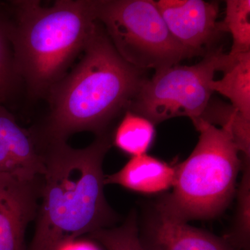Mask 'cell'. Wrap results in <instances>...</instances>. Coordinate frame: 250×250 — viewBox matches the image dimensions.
<instances>
[{
    "label": "cell",
    "instance_id": "1",
    "mask_svg": "<svg viewBox=\"0 0 250 250\" xmlns=\"http://www.w3.org/2000/svg\"><path fill=\"white\" fill-rule=\"evenodd\" d=\"M82 53L75 68L49 90L48 115L29 129L39 149L82 131L108 133L147 80L146 70L122 58L98 21Z\"/></svg>",
    "mask_w": 250,
    "mask_h": 250
},
{
    "label": "cell",
    "instance_id": "2",
    "mask_svg": "<svg viewBox=\"0 0 250 250\" xmlns=\"http://www.w3.org/2000/svg\"><path fill=\"white\" fill-rule=\"evenodd\" d=\"M111 135L96 136L86 147L67 142L39 149L45 166L35 229L27 250H62L78 237L113 228L119 215L104 195L103 161Z\"/></svg>",
    "mask_w": 250,
    "mask_h": 250
},
{
    "label": "cell",
    "instance_id": "3",
    "mask_svg": "<svg viewBox=\"0 0 250 250\" xmlns=\"http://www.w3.org/2000/svg\"><path fill=\"white\" fill-rule=\"evenodd\" d=\"M14 67L29 98L47 96L84 49L97 21L93 0L6 2Z\"/></svg>",
    "mask_w": 250,
    "mask_h": 250
},
{
    "label": "cell",
    "instance_id": "4",
    "mask_svg": "<svg viewBox=\"0 0 250 250\" xmlns=\"http://www.w3.org/2000/svg\"><path fill=\"white\" fill-rule=\"evenodd\" d=\"M200 132L190 155L175 166L172 192L155 202L181 221L207 220L223 214L236 195L242 156L227 126L203 120L194 124Z\"/></svg>",
    "mask_w": 250,
    "mask_h": 250
},
{
    "label": "cell",
    "instance_id": "5",
    "mask_svg": "<svg viewBox=\"0 0 250 250\" xmlns=\"http://www.w3.org/2000/svg\"><path fill=\"white\" fill-rule=\"evenodd\" d=\"M95 18L130 65L156 71L191 55L174 39L152 0H93Z\"/></svg>",
    "mask_w": 250,
    "mask_h": 250
},
{
    "label": "cell",
    "instance_id": "6",
    "mask_svg": "<svg viewBox=\"0 0 250 250\" xmlns=\"http://www.w3.org/2000/svg\"><path fill=\"white\" fill-rule=\"evenodd\" d=\"M230 61L229 54L215 48L195 65L177 64L156 71L143 82L126 111L154 125L180 116L188 117L194 125L210 103L215 72H223Z\"/></svg>",
    "mask_w": 250,
    "mask_h": 250
},
{
    "label": "cell",
    "instance_id": "7",
    "mask_svg": "<svg viewBox=\"0 0 250 250\" xmlns=\"http://www.w3.org/2000/svg\"><path fill=\"white\" fill-rule=\"evenodd\" d=\"M158 9L167 29L192 57L215 49L220 32L218 3L203 0H159Z\"/></svg>",
    "mask_w": 250,
    "mask_h": 250
},
{
    "label": "cell",
    "instance_id": "8",
    "mask_svg": "<svg viewBox=\"0 0 250 250\" xmlns=\"http://www.w3.org/2000/svg\"><path fill=\"white\" fill-rule=\"evenodd\" d=\"M42 175L0 174V250H27L26 230L40 203Z\"/></svg>",
    "mask_w": 250,
    "mask_h": 250
},
{
    "label": "cell",
    "instance_id": "9",
    "mask_svg": "<svg viewBox=\"0 0 250 250\" xmlns=\"http://www.w3.org/2000/svg\"><path fill=\"white\" fill-rule=\"evenodd\" d=\"M139 229L144 250H237L223 236L173 218L155 202L145 209Z\"/></svg>",
    "mask_w": 250,
    "mask_h": 250
},
{
    "label": "cell",
    "instance_id": "10",
    "mask_svg": "<svg viewBox=\"0 0 250 250\" xmlns=\"http://www.w3.org/2000/svg\"><path fill=\"white\" fill-rule=\"evenodd\" d=\"M175 174V166L146 154L132 156L121 170L105 175L104 184H116L140 193H160L172 188Z\"/></svg>",
    "mask_w": 250,
    "mask_h": 250
},
{
    "label": "cell",
    "instance_id": "11",
    "mask_svg": "<svg viewBox=\"0 0 250 250\" xmlns=\"http://www.w3.org/2000/svg\"><path fill=\"white\" fill-rule=\"evenodd\" d=\"M0 145L31 177L42 175L45 166L29 130L18 125L14 115L0 104Z\"/></svg>",
    "mask_w": 250,
    "mask_h": 250
},
{
    "label": "cell",
    "instance_id": "12",
    "mask_svg": "<svg viewBox=\"0 0 250 250\" xmlns=\"http://www.w3.org/2000/svg\"><path fill=\"white\" fill-rule=\"evenodd\" d=\"M230 56L223 78L212 81L210 88L228 98L236 113L250 122V52Z\"/></svg>",
    "mask_w": 250,
    "mask_h": 250
},
{
    "label": "cell",
    "instance_id": "13",
    "mask_svg": "<svg viewBox=\"0 0 250 250\" xmlns=\"http://www.w3.org/2000/svg\"><path fill=\"white\" fill-rule=\"evenodd\" d=\"M154 134V125L150 121L126 111L111 138L112 145L132 156L143 155L150 147Z\"/></svg>",
    "mask_w": 250,
    "mask_h": 250
},
{
    "label": "cell",
    "instance_id": "14",
    "mask_svg": "<svg viewBox=\"0 0 250 250\" xmlns=\"http://www.w3.org/2000/svg\"><path fill=\"white\" fill-rule=\"evenodd\" d=\"M241 172L232 226L223 237L237 250H250V159L242 157Z\"/></svg>",
    "mask_w": 250,
    "mask_h": 250
},
{
    "label": "cell",
    "instance_id": "15",
    "mask_svg": "<svg viewBox=\"0 0 250 250\" xmlns=\"http://www.w3.org/2000/svg\"><path fill=\"white\" fill-rule=\"evenodd\" d=\"M220 32H229L233 43L230 55L250 52V1L228 0L225 18L218 22Z\"/></svg>",
    "mask_w": 250,
    "mask_h": 250
},
{
    "label": "cell",
    "instance_id": "16",
    "mask_svg": "<svg viewBox=\"0 0 250 250\" xmlns=\"http://www.w3.org/2000/svg\"><path fill=\"white\" fill-rule=\"evenodd\" d=\"M20 82L9 39V14L6 3L0 2V104L4 105L12 99Z\"/></svg>",
    "mask_w": 250,
    "mask_h": 250
},
{
    "label": "cell",
    "instance_id": "17",
    "mask_svg": "<svg viewBox=\"0 0 250 250\" xmlns=\"http://www.w3.org/2000/svg\"><path fill=\"white\" fill-rule=\"evenodd\" d=\"M88 236L106 250H144L139 240V219L135 210L121 226L101 229Z\"/></svg>",
    "mask_w": 250,
    "mask_h": 250
}]
</instances>
